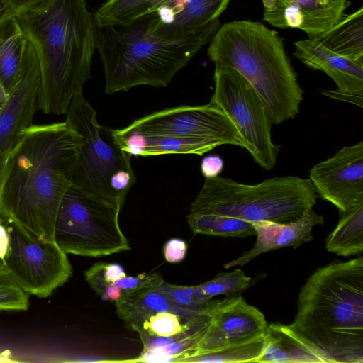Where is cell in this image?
<instances>
[{"mask_svg": "<svg viewBox=\"0 0 363 363\" xmlns=\"http://www.w3.org/2000/svg\"><path fill=\"white\" fill-rule=\"evenodd\" d=\"M186 250L185 241L180 238H172L164 246V257L169 263H178L185 258Z\"/></svg>", "mask_w": 363, "mask_h": 363, "instance_id": "obj_32", "label": "cell"}, {"mask_svg": "<svg viewBox=\"0 0 363 363\" xmlns=\"http://www.w3.org/2000/svg\"><path fill=\"white\" fill-rule=\"evenodd\" d=\"M309 179L319 196L346 211L363 203V142L314 165Z\"/></svg>", "mask_w": 363, "mask_h": 363, "instance_id": "obj_12", "label": "cell"}, {"mask_svg": "<svg viewBox=\"0 0 363 363\" xmlns=\"http://www.w3.org/2000/svg\"><path fill=\"white\" fill-rule=\"evenodd\" d=\"M255 230L257 240L252 248L237 259L224 264L225 268L242 267L260 254L284 247L296 249L313 240L312 230L324 223L323 216L313 209L296 221L281 223L269 220L250 222Z\"/></svg>", "mask_w": 363, "mask_h": 363, "instance_id": "obj_17", "label": "cell"}, {"mask_svg": "<svg viewBox=\"0 0 363 363\" xmlns=\"http://www.w3.org/2000/svg\"><path fill=\"white\" fill-rule=\"evenodd\" d=\"M263 20L281 28H297L312 39L331 28L350 0H262Z\"/></svg>", "mask_w": 363, "mask_h": 363, "instance_id": "obj_15", "label": "cell"}, {"mask_svg": "<svg viewBox=\"0 0 363 363\" xmlns=\"http://www.w3.org/2000/svg\"><path fill=\"white\" fill-rule=\"evenodd\" d=\"M26 41L15 16L0 24V83L7 93L19 71Z\"/></svg>", "mask_w": 363, "mask_h": 363, "instance_id": "obj_24", "label": "cell"}, {"mask_svg": "<svg viewBox=\"0 0 363 363\" xmlns=\"http://www.w3.org/2000/svg\"><path fill=\"white\" fill-rule=\"evenodd\" d=\"M1 220L9 239L3 265L26 293L48 297L72 277L67 254L54 240L39 239L12 222Z\"/></svg>", "mask_w": 363, "mask_h": 363, "instance_id": "obj_10", "label": "cell"}, {"mask_svg": "<svg viewBox=\"0 0 363 363\" xmlns=\"http://www.w3.org/2000/svg\"><path fill=\"white\" fill-rule=\"evenodd\" d=\"M287 327L324 363H363V257L312 274Z\"/></svg>", "mask_w": 363, "mask_h": 363, "instance_id": "obj_3", "label": "cell"}, {"mask_svg": "<svg viewBox=\"0 0 363 363\" xmlns=\"http://www.w3.org/2000/svg\"><path fill=\"white\" fill-rule=\"evenodd\" d=\"M9 152L0 155V181L5 168Z\"/></svg>", "mask_w": 363, "mask_h": 363, "instance_id": "obj_38", "label": "cell"}, {"mask_svg": "<svg viewBox=\"0 0 363 363\" xmlns=\"http://www.w3.org/2000/svg\"><path fill=\"white\" fill-rule=\"evenodd\" d=\"M45 0H9L16 12L30 9Z\"/></svg>", "mask_w": 363, "mask_h": 363, "instance_id": "obj_37", "label": "cell"}, {"mask_svg": "<svg viewBox=\"0 0 363 363\" xmlns=\"http://www.w3.org/2000/svg\"><path fill=\"white\" fill-rule=\"evenodd\" d=\"M294 45V57L328 74L337 84V91L363 96V62L337 55L309 38L296 41Z\"/></svg>", "mask_w": 363, "mask_h": 363, "instance_id": "obj_18", "label": "cell"}, {"mask_svg": "<svg viewBox=\"0 0 363 363\" xmlns=\"http://www.w3.org/2000/svg\"><path fill=\"white\" fill-rule=\"evenodd\" d=\"M121 208L72 184L57 213L54 241L67 254L84 257L129 250L118 223Z\"/></svg>", "mask_w": 363, "mask_h": 363, "instance_id": "obj_8", "label": "cell"}, {"mask_svg": "<svg viewBox=\"0 0 363 363\" xmlns=\"http://www.w3.org/2000/svg\"><path fill=\"white\" fill-rule=\"evenodd\" d=\"M187 223L197 234L239 238L255 235L250 222L230 216L189 213Z\"/></svg>", "mask_w": 363, "mask_h": 363, "instance_id": "obj_26", "label": "cell"}, {"mask_svg": "<svg viewBox=\"0 0 363 363\" xmlns=\"http://www.w3.org/2000/svg\"><path fill=\"white\" fill-rule=\"evenodd\" d=\"M121 149L131 156L148 157L169 154L202 156L223 144L217 140L112 129Z\"/></svg>", "mask_w": 363, "mask_h": 363, "instance_id": "obj_19", "label": "cell"}, {"mask_svg": "<svg viewBox=\"0 0 363 363\" xmlns=\"http://www.w3.org/2000/svg\"><path fill=\"white\" fill-rule=\"evenodd\" d=\"M223 168V160L217 155H211L203 157L201 162V172L206 178L218 176Z\"/></svg>", "mask_w": 363, "mask_h": 363, "instance_id": "obj_33", "label": "cell"}, {"mask_svg": "<svg viewBox=\"0 0 363 363\" xmlns=\"http://www.w3.org/2000/svg\"><path fill=\"white\" fill-rule=\"evenodd\" d=\"M128 131L214 140L247 149L246 143L226 113L211 101L180 106L146 115L123 128Z\"/></svg>", "mask_w": 363, "mask_h": 363, "instance_id": "obj_11", "label": "cell"}, {"mask_svg": "<svg viewBox=\"0 0 363 363\" xmlns=\"http://www.w3.org/2000/svg\"><path fill=\"white\" fill-rule=\"evenodd\" d=\"M264 338L263 352L255 362L324 363L286 325L279 323L267 325Z\"/></svg>", "mask_w": 363, "mask_h": 363, "instance_id": "obj_21", "label": "cell"}, {"mask_svg": "<svg viewBox=\"0 0 363 363\" xmlns=\"http://www.w3.org/2000/svg\"><path fill=\"white\" fill-rule=\"evenodd\" d=\"M152 21L150 13L125 23L96 25L107 94L140 85L167 86L220 26L216 19L187 37L171 40L152 33Z\"/></svg>", "mask_w": 363, "mask_h": 363, "instance_id": "obj_4", "label": "cell"}, {"mask_svg": "<svg viewBox=\"0 0 363 363\" xmlns=\"http://www.w3.org/2000/svg\"><path fill=\"white\" fill-rule=\"evenodd\" d=\"M230 0H167L152 13V31L158 37H187L218 19Z\"/></svg>", "mask_w": 363, "mask_h": 363, "instance_id": "obj_16", "label": "cell"}, {"mask_svg": "<svg viewBox=\"0 0 363 363\" xmlns=\"http://www.w3.org/2000/svg\"><path fill=\"white\" fill-rule=\"evenodd\" d=\"M317 196L310 179L297 176L276 177L257 184L217 176L206 178L189 213L288 223L313 209Z\"/></svg>", "mask_w": 363, "mask_h": 363, "instance_id": "obj_6", "label": "cell"}, {"mask_svg": "<svg viewBox=\"0 0 363 363\" xmlns=\"http://www.w3.org/2000/svg\"><path fill=\"white\" fill-rule=\"evenodd\" d=\"M3 265V263L0 261V267Z\"/></svg>", "mask_w": 363, "mask_h": 363, "instance_id": "obj_40", "label": "cell"}, {"mask_svg": "<svg viewBox=\"0 0 363 363\" xmlns=\"http://www.w3.org/2000/svg\"><path fill=\"white\" fill-rule=\"evenodd\" d=\"M41 71L38 111L65 114L91 78L96 24L85 0H45L15 16Z\"/></svg>", "mask_w": 363, "mask_h": 363, "instance_id": "obj_2", "label": "cell"}, {"mask_svg": "<svg viewBox=\"0 0 363 363\" xmlns=\"http://www.w3.org/2000/svg\"><path fill=\"white\" fill-rule=\"evenodd\" d=\"M16 14L17 12L9 0H0V24Z\"/></svg>", "mask_w": 363, "mask_h": 363, "instance_id": "obj_35", "label": "cell"}, {"mask_svg": "<svg viewBox=\"0 0 363 363\" xmlns=\"http://www.w3.org/2000/svg\"><path fill=\"white\" fill-rule=\"evenodd\" d=\"M208 55L215 66L235 70L251 84L273 123L298 113L303 91L276 31L257 21L224 23L211 38Z\"/></svg>", "mask_w": 363, "mask_h": 363, "instance_id": "obj_5", "label": "cell"}, {"mask_svg": "<svg viewBox=\"0 0 363 363\" xmlns=\"http://www.w3.org/2000/svg\"><path fill=\"white\" fill-rule=\"evenodd\" d=\"M163 281L162 276L155 272L141 274L136 277L125 275L112 283L123 291L124 296L140 289L157 286Z\"/></svg>", "mask_w": 363, "mask_h": 363, "instance_id": "obj_31", "label": "cell"}, {"mask_svg": "<svg viewBox=\"0 0 363 363\" xmlns=\"http://www.w3.org/2000/svg\"><path fill=\"white\" fill-rule=\"evenodd\" d=\"M8 96V93L3 86V85L0 83V105L3 104Z\"/></svg>", "mask_w": 363, "mask_h": 363, "instance_id": "obj_39", "label": "cell"}, {"mask_svg": "<svg viewBox=\"0 0 363 363\" xmlns=\"http://www.w3.org/2000/svg\"><path fill=\"white\" fill-rule=\"evenodd\" d=\"M265 346L264 335L240 344L229 345L221 349L199 354L184 359L182 363L255 362L261 356Z\"/></svg>", "mask_w": 363, "mask_h": 363, "instance_id": "obj_27", "label": "cell"}, {"mask_svg": "<svg viewBox=\"0 0 363 363\" xmlns=\"http://www.w3.org/2000/svg\"><path fill=\"white\" fill-rule=\"evenodd\" d=\"M77 155L66 121L31 125L9 152L0 181V219L54 240L61 201L72 184Z\"/></svg>", "mask_w": 363, "mask_h": 363, "instance_id": "obj_1", "label": "cell"}, {"mask_svg": "<svg viewBox=\"0 0 363 363\" xmlns=\"http://www.w3.org/2000/svg\"><path fill=\"white\" fill-rule=\"evenodd\" d=\"M267 325L263 313L242 296L223 299L213 311L193 356L262 337Z\"/></svg>", "mask_w": 363, "mask_h": 363, "instance_id": "obj_14", "label": "cell"}, {"mask_svg": "<svg viewBox=\"0 0 363 363\" xmlns=\"http://www.w3.org/2000/svg\"><path fill=\"white\" fill-rule=\"evenodd\" d=\"M29 294L13 279L4 265L0 267V311H26Z\"/></svg>", "mask_w": 363, "mask_h": 363, "instance_id": "obj_30", "label": "cell"}, {"mask_svg": "<svg viewBox=\"0 0 363 363\" xmlns=\"http://www.w3.org/2000/svg\"><path fill=\"white\" fill-rule=\"evenodd\" d=\"M9 234L5 224L0 220V261L3 263L9 247Z\"/></svg>", "mask_w": 363, "mask_h": 363, "instance_id": "obj_36", "label": "cell"}, {"mask_svg": "<svg viewBox=\"0 0 363 363\" xmlns=\"http://www.w3.org/2000/svg\"><path fill=\"white\" fill-rule=\"evenodd\" d=\"M41 84L38 57L27 39L16 80L0 105V155L9 152L21 133L33 125Z\"/></svg>", "mask_w": 363, "mask_h": 363, "instance_id": "obj_13", "label": "cell"}, {"mask_svg": "<svg viewBox=\"0 0 363 363\" xmlns=\"http://www.w3.org/2000/svg\"><path fill=\"white\" fill-rule=\"evenodd\" d=\"M215 91L211 101L230 118L255 162L265 170L274 167L280 146L272 139L273 121L260 96L235 70L215 66Z\"/></svg>", "mask_w": 363, "mask_h": 363, "instance_id": "obj_9", "label": "cell"}, {"mask_svg": "<svg viewBox=\"0 0 363 363\" xmlns=\"http://www.w3.org/2000/svg\"><path fill=\"white\" fill-rule=\"evenodd\" d=\"M328 251L342 257L359 255L363 251V203L340 213L336 228L327 237Z\"/></svg>", "mask_w": 363, "mask_h": 363, "instance_id": "obj_23", "label": "cell"}, {"mask_svg": "<svg viewBox=\"0 0 363 363\" xmlns=\"http://www.w3.org/2000/svg\"><path fill=\"white\" fill-rule=\"evenodd\" d=\"M167 0H108L93 15L96 26L133 21L155 12Z\"/></svg>", "mask_w": 363, "mask_h": 363, "instance_id": "obj_25", "label": "cell"}, {"mask_svg": "<svg viewBox=\"0 0 363 363\" xmlns=\"http://www.w3.org/2000/svg\"><path fill=\"white\" fill-rule=\"evenodd\" d=\"M311 40L337 55L363 62V6L345 13L331 28Z\"/></svg>", "mask_w": 363, "mask_h": 363, "instance_id": "obj_22", "label": "cell"}, {"mask_svg": "<svg viewBox=\"0 0 363 363\" xmlns=\"http://www.w3.org/2000/svg\"><path fill=\"white\" fill-rule=\"evenodd\" d=\"M65 115L77 145L72 184L123 207L135 182L132 156L121 149L112 129L98 123L82 94L73 99Z\"/></svg>", "mask_w": 363, "mask_h": 363, "instance_id": "obj_7", "label": "cell"}, {"mask_svg": "<svg viewBox=\"0 0 363 363\" xmlns=\"http://www.w3.org/2000/svg\"><path fill=\"white\" fill-rule=\"evenodd\" d=\"M251 278L245 276L239 268L231 272L219 273L212 279L199 284L204 294L209 298L218 295H233L247 289Z\"/></svg>", "mask_w": 363, "mask_h": 363, "instance_id": "obj_29", "label": "cell"}, {"mask_svg": "<svg viewBox=\"0 0 363 363\" xmlns=\"http://www.w3.org/2000/svg\"><path fill=\"white\" fill-rule=\"evenodd\" d=\"M158 286L173 304L196 315L211 313L222 301L208 297L199 285L180 286L163 281Z\"/></svg>", "mask_w": 363, "mask_h": 363, "instance_id": "obj_28", "label": "cell"}, {"mask_svg": "<svg viewBox=\"0 0 363 363\" xmlns=\"http://www.w3.org/2000/svg\"><path fill=\"white\" fill-rule=\"evenodd\" d=\"M323 94L327 96H329L333 99H338V100H343L345 101H347L350 103H352L354 105H357L359 106L360 108H362V104H363V96H353L347 94L341 93L338 91H329V90H324L323 91Z\"/></svg>", "mask_w": 363, "mask_h": 363, "instance_id": "obj_34", "label": "cell"}, {"mask_svg": "<svg viewBox=\"0 0 363 363\" xmlns=\"http://www.w3.org/2000/svg\"><path fill=\"white\" fill-rule=\"evenodd\" d=\"M116 306L118 317L132 330L158 312L171 311L188 318L199 315L173 304L158 286L127 294Z\"/></svg>", "mask_w": 363, "mask_h": 363, "instance_id": "obj_20", "label": "cell"}]
</instances>
